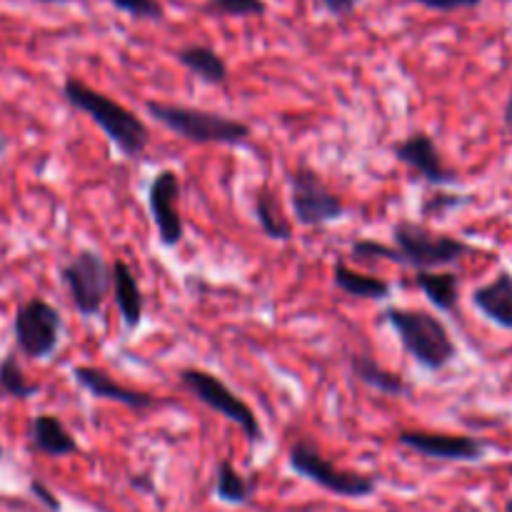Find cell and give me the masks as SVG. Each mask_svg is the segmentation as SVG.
Here are the masks:
<instances>
[{"instance_id": "obj_1", "label": "cell", "mask_w": 512, "mask_h": 512, "mask_svg": "<svg viewBox=\"0 0 512 512\" xmlns=\"http://www.w3.org/2000/svg\"><path fill=\"white\" fill-rule=\"evenodd\" d=\"M63 98L73 105L75 110L88 115L100 130L110 138V143L125 155V158H140L148 150L150 130L138 115L123 103L113 100L110 95L90 88L88 83L78 78H65Z\"/></svg>"}, {"instance_id": "obj_2", "label": "cell", "mask_w": 512, "mask_h": 512, "mask_svg": "<svg viewBox=\"0 0 512 512\" xmlns=\"http://www.w3.org/2000/svg\"><path fill=\"white\" fill-rule=\"evenodd\" d=\"M383 320L398 335L405 353L423 370L438 373L458 358V345H455L448 325L430 310L390 305L383 310Z\"/></svg>"}, {"instance_id": "obj_3", "label": "cell", "mask_w": 512, "mask_h": 512, "mask_svg": "<svg viewBox=\"0 0 512 512\" xmlns=\"http://www.w3.org/2000/svg\"><path fill=\"white\" fill-rule=\"evenodd\" d=\"M145 113L153 120H158L173 135L188 140V143L243 145L253 135V128L248 123H243V120L228 118V115L213 113V110L190 108V105L148 100L145 103Z\"/></svg>"}, {"instance_id": "obj_4", "label": "cell", "mask_w": 512, "mask_h": 512, "mask_svg": "<svg viewBox=\"0 0 512 512\" xmlns=\"http://www.w3.org/2000/svg\"><path fill=\"white\" fill-rule=\"evenodd\" d=\"M393 245L400 250V265L413 270H438L478 253V248L448 233L428 228L415 220L393 225Z\"/></svg>"}, {"instance_id": "obj_5", "label": "cell", "mask_w": 512, "mask_h": 512, "mask_svg": "<svg viewBox=\"0 0 512 512\" xmlns=\"http://www.w3.org/2000/svg\"><path fill=\"white\" fill-rule=\"evenodd\" d=\"M178 380L198 403H203L205 408L238 425L245 438H248V443H263V425H260L255 410L230 385H225L218 375L208 373L203 368H183L178 373Z\"/></svg>"}, {"instance_id": "obj_6", "label": "cell", "mask_w": 512, "mask_h": 512, "mask_svg": "<svg viewBox=\"0 0 512 512\" xmlns=\"http://www.w3.org/2000/svg\"><path fill=\"white\" fill-rule=\"evenodd\" d=\"M288 465L295 475L310 480V483L338 495V498H370L378 488L375 478H370V475L340 470L338 465L330 463L310 440H295L290 445Z\"/></svg>"}, {"instance_id": "obj_7", "label": "cell", "mask_w": 512, "mask_h": 512, "mask_svg": "<svg viewBox=\"0 0 512 512\" xmlns=\"http://www.w3.org/2000/svg\"><path fill=\"white\" fill-rule=\"evenodd\" d=\"M60 278L68 288L75 310L83 318H95L103 310L108 295L113 293V270L95 248L78 250L60 268Z\"/></svg>"}, {"instance_id": "obj_8", "label": "cell", "mask_w": 512, "mask_h": 512, "mask_svg": "<svg viewBox=\"0 0 512 512\" xmlns=\"http://www.w3.org/2000/svg\"><path fill=\"white\" fill-rule=\"evenodd\" d=\"M290 185V208L295 220L303 228H323L335 223L345 215V203L333 188L323 180L318 170L308 165H298L288 175Z\"/></svg>"}, {"instance_id": "obj_9", "label": "cell", "mask_w": 512, "mask_h": 512, "mask_svg": "<svg viewBox=\"0 0 512 512\" xmlns=\"http://www.w3.org/2000/svg\"><path fill=\"white\" fill-rule=\"evenodd\" d=\"M15 345L30 360H45L58 350L63 338V315L43 298H30L15 310Z\"/></svg>"}, {"instance_id": "obj_10", "label": "cell", "mask_w": 512, "mask_h": 512, "mask_svg": "<svg viewBox=\"0 0 512 512\" xmlns=\"http://www.w3.org/2000/svg\"><path fill=\"white\" fill-rule=\"evenodd\" d=\"M180 193V175L170 168L160 170L148 185V210L163 248H178L185 238V223L178 208Z\"/></svg>"}, {"instance_id": "obj_11", "label": "cell", "mask_w": 512, "mask_h": 512, "mask_svg": "<svg viewBox=\"0 0 512 512\" xmlns=\"http://www.w3.org/2000/svg\"><path fill=\"white\" fill-rule=\"evenodd\" d=\"M398 443L430 460L445 463H478L485 455V443L470 435L428 433V430H400Z\"/></svg>"}, {"instance_id": "obj_12", "label": "cell", "mask_w": 512, "mask_h": 512, "mask_svg": "<svg viewBox=\"0 0 512 512\" xmlns=\"http://www.w3.org/2000/svg\"><path fill=\"white\" fill-rule=\"evenodd\" d=\"M393 155L400 163L408 165L410 170H415L425 183L435 185V188L458 183V173L443 163L435 140L428 133H423V130H415L405 140L395 143Z\"/></svg>"}, {"instance_id": "obj_13", "label": "cell", "mask_w": 512, "mask_h": 512, "mask_svg": "<svg viewBox=\"0 0 512 512\" xmlns=\"http://www.w3.org/2000/svg\"><path fill=\"white\" fill-rule=\"evenodd\" d=\"M73 378L80 388L88 390V393L98 400H110V403L125 405V408L130 410H150L158 405V398H155L153 393L128 388V385L113 380L105 370L95 368V365H78V368L73 370Z\"/></svg>"}, {"instance_id": "obj_14", "label": "cell", "mask_w": 512, "mask_h": 512, "mask_svg": "<svg viewBox=\"0 0 512 512\" xmlns=\"http://www.w3.org/2000/svg\"><path fill=\"white\" fill-rule=\"evenodd\" d=\"M110 270H113V300L118 305L120 320H123L125 330H138L145 315V295L140 290L138 278H135L133 268L120 258L110 263Z\"/></svg>"}, {"instance_id": "obj_15", "label": "cell", "mask_w": 512, "mask_h": 512, "mask_svg": "<svg viewBox=\"0 0 512 512\" xmlns=\"http://www.w3.org/2000/svg\"><path fill=\"white\" fill-rule=\"evenodd\" d=\"M473 305L483 318L512 333V273L500 270L490 283L473 290Z\"/></svg>"}, {"instance_id": "obj_16", "label": "cell", "mask_w": 512, "mask_h": 512, "mask_svg": "<svg viewBox=\"0 0 512 512\" xmlns=\"http://www.w3.org/2000/svg\"><path fill=\"white\" fill-rule=\"evenodd\" d=\"M30 445L48 458H68L80 450L78 440L65 428L63 420L50 413L35 415L30 420Z\"/></svg>"}, {"instance_id": "obj_17", "label": "cell", "mask_w": 512, "mask_h": 512, "mask_svg": "<svg viewBox=\"0 0 512 512\" xmlns=\"http://www.w3.org/2000/svg\"><path fill=\"white\" fill-rule=\"evenodd\" d=\"M175 58H178V63L183 65L185 70H190L195 78L203 80V83L208 85H223L230 75L225 58L218 50L210 48V45H185V48H180L178 53H175Z\"/></svg>"}, {"instance_id": "obj_18", "label": "cell", "mask_w": 512, "mask_h": 512, "mask_svg": "<svg viewBox=\"0 0 512 512\" xmlns=\"http://www.w3.org/2000/svg\"><path fill=\"white\" fill-rule=\"evenodd\" d=\"M350 370H353V375L360 383L378 390V393L390 395V398H403V395L410 393V385L403 375L395 373V370H388L378 360L370 358V355H350Z\"/></svg>"}, {"instance_id": "obj_19", "label": "cell", "mask_w": 512, "mask_h": 512, "mask_svg": "<svg viewBox=\"0 0 512 512\" xmlns=\"http://www.w3.org/2000/svg\"><path fill=\"white\" fill-rule=\"evenodd\" d=\"M333 283L340 293L360 300H385L393 293V285L378 275H365L350 268L345 260H335L333 265Z\"/></svg>"}, {"instance_id": "obj_20", "label": "cell", "mask_w": 512, "mask_h": 512, "mask_svg": "<svg viewBox=\"0 0 512 512\" xmlns=\"http://www.w3.org/2000/svg\"><path fill=\"white\" fill-rule=\"evenodd\" d=\"M415 285L440 313H453L460 300V278L450 270H415Z\"/></svg>"}, {"instance_id": "obj_21", "label": "cell", "mask_w": 512, "mask_h": 512, "mask_svg": "<svg viewBox=\"0 0 512 512\" xmlns=\"http://www.w3.org/2000/svg\"><path fill=\"white\" fill-rule=\"evenodd\" d=\"M255 218H258L260 230L270 240H278V243H290L293 240V225H290L278 195L270 188H263L255 195Z\"/></svg>"}, {"instance_id": "obj_22", "label": "cell", "mask_w": 512, "mask_h": 512, "mask_svg": "<svg viewBox=\"0 0 512 512\" xmlns=\"http://www.w3.org/2000/svg\"><path fill=\"white\" fill-rule=\"evenodd\" d=\"M253 490L255 485L245 475H240L230 460H220L218 473H215V495H218V500L228 505H245L253 500Z\"/></svg>"}, {"instance_id": "obj_23", "label": "cell", "mask_w": 512, "mask_h": 512, "mask_svg": "<svg viewBox=\"0 0 512 512\" xmlns=\"http://www.w3.org/2000/svg\"><path fill=\"white\" fill-rule=\"evenodd\" d=\"M38 385L28 383L23 368L18 363V355L8 353L3 360H0V393L8 395V398L28 400L38 393Z\"/></svg>"}, {"instance_id": "obj_24", "label": "cell", "mask_w": 512, "mask_h": 512, "mask_svg": "<svg viewBox=\"0 0 512 512\" xmlns=\"http://www.w3.org/2000/svg\"><path fill=\"white\" fill-rule=\"evenodd\" d=\"M208 10L215 15H228V18H260L268 5L265 0H208Z\"/></svg>"}, {"instance_id": "obj_25", "label": "cell", "mask_w": 512, "mask_h": 512, "mask_svg": "<svg viewBox=\"0 0 512 512\" xmlns=\"http://www.w3.org/2000/svg\"><path fill=\"white\" fill-rule=\"evenodd\" d=\"M110 3H113V8L128 13L130 18H138V20H163L165 18V8L160 0H110Z\"/></svg>"}, {"instance_id": "obj_26", "label": "cell", "mask_w": 512, "mask_h": 512, "mask_svg": "<svg viewBox=\"0 0 512 512\" xmlns=\"http://www.w3.org/2000/svg\"><path fill=\"white\" fill-rule=\"evenodd\" d=\"M353 255L360 260H388L400 265V250L395 245H385L380 240H355Z\"/></svg>"}, {"instance_id": "obj_27", "label": "cell", "mask_w": 512, "mask_h": 512, "mask_svg": "<svg viewBox=\"0 0 512 512\" xmlns=\"http://www.w3.org/2000/svg\"><path fill=\"white\" fill-rule=\"evenodd\" d=\"M423 8L438 10V13H450V10H463V8H478L483 0H415Z\"/></svg>"}, {"instance_id": "obj_28", "label": "cell", "mask_w": 512, "mask_h": 512, "mask_svg": "<svg viewBox=\"0 0 512 512\" xmlns=\"http://www.w3.org/2000/svg\"><path fill=\"white\" fill-rule=\"evenodd\" d=\"M465 198H458V195H445L438 193L430 203H425V215H445V210L455 208V205H463Z\"/></svg>"}, {"instance_id": "obj_29", "label": "cell", "mask_w": 512, "mask_h": 512, "mask_svg": "<svg viewBox=\"0 0 512 512\" xmlns=\"http://www.w3.org/2000/svg\"><path fill=\"white\" fill-rule=\"evenodd\" d=\"M320 8L328 10L335 18H343V15H350L355 8H358L360 0H318Z\"/></svg>"}, {"instance_id": "obj_30", "label": "cell", "mask_w": 512, "mask_h": 512, "mask_svg": "<svg viewBox=\"0 0 512 512\" xmlns=\"http://www.w3.org/2000/svg\"><path fill=\"white\" fill-rule=\"evenodd\" d=\"M30 493H33L35 498H38L40 503H43L45 508H48V510H53V512H60V500L55 498V495L50 493V490L45 488V485L40 483V480H30Z\"/></svg>"}, {"instance_id": "obj_31", "label": "cell", "mask_w": 512, "mask_h": 512, "mask_svg": "<svg viewBox=\"0 0 512 512\" xmlns=\"http://www.w3.org/2000/svg\"><path fill=\"white\" fill-rule=\"evenodd\" d=\"M503 118H505V128H508L512 133V88H510V95H508V103H505Z\"/></svg>"}, {"instance_id": "obj_32", "label": "cell", "mask_w": 512, "mask_h": 512, "mask_svg": "<svg viewBox=\"0 0 512 512\" xmlns=\"http://www.w3.org/2000/svg\"><path fill=\"white\" fill-rule=\"evenodd\" d=\"M35 3H43V5H55V3H65V0H35Z\"/></svg>"}, {"instance_id": "obj_33", "label": "cell", "mask_w": 512, "mask_h": 512, "mask_svg": "<svg viewBox=\"0 0 512 512\" xmlns=\"http://www.w3.org/2000/svg\"><path fill=\"white\" fill-rule=\"evenodd\" d=\"M505 512H512V498L505 503Z\"/></svg>"}, {"instance_id": "obj_34", "label": "cell", "mask_w": 512, "mask_h": 512, "mask_svg": "<svg viewBox=\"0 0 512 512\" xmlns=\"http://www.w3.org/2000/svg\"><path fill=\"white\" fill-rule=\"evenodd\" d=\"M3 150H5V140L0 138V153H3Z\"/></svg>"}, {"instance_id": "obj_35", "label": "cell", "mask_w": 512, "mask_h": 512, "mask_svg": "<svg viewBox=\"0 0 512 512\" xmlns=\"http://www.w3.org/2000/svg\"><path fill=\"white\" fill-rule=\"evenodd\" d=\"M508 473H510V478H512V463L508 465Z\"/></svg>"}, {"instance_id": "obj_36", "label": "cell", "mask_w": 512, "mask_h": 512, "mask_svg": "<svg viewBox=\"0 0 512 512\" xmlns=\"http://www.w3.org/2000/svg\"><path fill=\"white\" fill-rule=\"evenodd\" d=\"M0 458H3V445H0Z\"/></svg>"}]
</instances>
